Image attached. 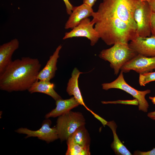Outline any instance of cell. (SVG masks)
Segmentation results:
<instances>
[{
	"label": "cell",
	"instance_id": "cell-1",
	"mask_svg": "<svg viewBox=\"0 0 155 155\" xmlns=\"http://www.w3.org/2000/svg\"><path fill=\"white\" fill-rule=\"evenodd\" d=\"M41 67L37 58L23 57L12 61L0 75V89L9 92L28 90L38 80Z\"/></svg>",
	"mask_w": 155,
	"mask_h": 155
},
{
	"label": "cell",
	"instance_id": "cell-2",
	"mask_svg": "<svg viewBox=\"0 0 155 155\" xmlns=\"http://www.w3.org/2000/svg\"><path fill=\"white\" fill-rule=\"evenodd\" d=\"M92 16L100 38L108 45L128 43L137 36L136 30L117 17L97 11H94Z\"/></svg>",
	"mask_w": 155,
	"mask_h": 155
},
{
	"label": "cell",
	"instance_id": "cell-3",
	"mask_svg": "<svg viewBox=\"0 0 155 155\" xmlns=\"http://www.w3.org/2000/svg\"><path fill=\"white\" fill-rule=\"evenodd\" d=\"M140 0H103L98 12L115 16L136 30L137 25L134 15Z\"/></svg>",
	"mask_w": 155,
	"mask_h": 155
},
{
	"label": "cell",
	"instance_id": "cell-4",
	"mask_svg": "<svg viewBox=\"0 0 155 155\" xmlns=\"http://www.w3.org/2000/svg\"><path fill=\"white\" fill-rule=\"evenodd\" d=\"M137 54L130 47L128 43L119 42L109 48L102 50L99 56L110 63L114 74L117 75L122 67Z\"/></svg>",
	"mask_w": 155,
	"mask_h": 155
},
{
	"label": "cell",
	"instance_id": "cell-5",
	"mask_svg": "<svg viewBox=\"0 0 155 155\" xmlns=\"http://www.w3.org/2000/svg\"><path fill=\"white\" fill-rule=\"evenodd\" d=\"M85 124V119L80 112L71 111L59 116L56 126L58 138L62 141L67 140L78 128Z\"/></svg>",
	"mask_w": 155,
	"mask_h": 155
},
{
	"label": "cell",
	"instance_id": "cell-6",
	"mask_svg": "<svg viewBox=\"0 0 155 155\" xmlns=\"http://www.w3.org/2000/svg\"><path fill=\"white\" fill-rule=\"evenodd\" d=\"M123 73V72L121 71L118 77L115 80L110 83L102 84V89L108 90L112 88H116L126 92L137 100L139 111H142L145 113L147 112L149 104L145 98V96L146 94L150 93L151 90L148 89L140 91L132 87L125 81Z\"/></svg>",
	"mask_w": 155,
	"mask_h": 155
},
{
	"label": "cell",
	"instance_id": "cell-7",
	"mask_svg": "<svg viewBox=\"0 0 155 155\" xmlns=\"http://www.w3.org/2000/svg\"><path fill=\"white\" fill-rule=\"evenodd\" d=\"M152 11L148 2L140 1L134 12V18L137 25V36H150V17Z\"/></svg>",
	"mask_w": 155,
	"mask_h": 155
},
{
	"label": "cell",
	"instance_id": "cell-8",
	"mask_svg": "<svg viewBox=\"0 0 155 155\" xmlns=\"http://www.w3.org/2000/svg\"><path fill=\"white\" fill-rule=\"evenodd\" d=\"M94 24V22L88 18L84 19L70 32L65 33L63 39L85 37L90 40L91 45L93 46L100 38L98 33L93 27Z\"/></svg>",
	"mask_w": 155,
	"mask_h": 155
},
{
	"label": "cell",
	"instance_id": "cell-9",
	"mask_svg": "<svg viewBox=\"0 0 155 155\" xmlns=\"http://www.w3.org/2000/svg\"><path fill=\"white\" fill-rule=\"evenodd\" d=\"M51 123L50 120L46 119L43 121L41 127L38 130L33 131L27 128L21 127L16 130V131L19 133L26 134V138L37 137L40 140L49 143L58 138L56 127H51Z\"/></svg>",
	"mask_w": 155,
	"mask_h": 155
},
{
	"label": "cell",
	"instance_id": "cell-10",
	"mask_svg": "<svg viewBox=\"0 0 155 155\" xmlns=\"http://www.w3.org/2000/svg\"><path fill=\"white\" fill-rule=\"evenodd\" d=\"M153 70H155V57H147L139 54L126 63L121 69L123 72L127 73L133 70L139 74Z\"/></svg>",
	"mask_w": 155,
	"mask_h": 155
},
{
	"label": "cell",
	"instance_id": "cell-11",
	"mask_svg": "<svg viewBox=\"0 0 155 155\" xmlns=\"http://www.w3.org/2000/svg\"><path fill=\"white\" fill-rule=\"evenodd\" d=\"M129 46L138 54L149 57H155V36H137L129 43Z\"/></svg>",
	"mask_w": 155,
	"mask_h": 155
},
{
	"label": "cell",
	"instance_id": "cell-12",
	"mask_svg": "<svg viewBox=\"0 0 155 155\" xmlns=\"http://www.w3.org/2000/svg\"><path fill=\"white\" fill-rule=\"evenodd\" d=\"M93 12L92 8L85 3L74 7L65 24V29H73L77 26L83 20L92 16Z\"/></svg>",
	"mask_w": 155,
	"mask_h": 155
},
{
	"label": "cell",
	"instance_id": "cell-13",
	"mask_svg": "<svg viewBox=\"0 0 155 155\" xmlns=\"http://www.w3.org/2000/svg\"><path fill=\"white\" fill-rule=\"evenodd\" d=\"M19 42L15 38L0 46V75L2 74L12 62L11 57L19 48Z\"/></svg>",
	"mask_w": 155,
	"mask_h": 155
},
{
	"label": "cell",
	"instance_id": "cell-14",
	"mask_svg": "<svg viewBox=\"0 0 155 155\" xmlns=\"http://www.w3.org/2000/svg\"><path fill=\"white\" fill-rule=\"evenodd\" d=\"M62 47L61 45H59L50 57L44 67L40 71L37 77L38 80L50 81L54 77L57 69V65L59 52Z\"/></svg>",
	"mask_w": 155,
	"mask_h": 155
},
{
	"label": "cell",
	"instance_id": "cell-15",
	"mask_svg": "<svg viewBox=\"0 0 155 155\" xmlns=\"http://www.w3.org/2000/svg\"><path fill=\"white\" fill-rule=\"evenodd\" d=\"M56 107L45 116V118L56 117L62 115L80 105L73 96L68 99L61 98L56 101Z\"/></svg>",
	"mask_w": 155,
	"mask_h": 155
},
{
	"label": "cell",
	"instance_id": "cell-16",
	"mask_svg": "<svg viewBox=\"0 0 155 155\" xmlns=\"http://www.w3.org/2000/svg\"><path fill=\"white\" fill-rule=\"evenodd\" d=\"M83 73L80 72L76 68L73 69L71 77L69 80L67 84L66 91L69 96H73L80 105L84 106L86 109L90 112L91 110L85 104L79 88L78 79L80 75Z\"/></svg>",
	"mask_w": 155,
	"mask_h": 155
},
{
	"label": "cell",
	"instance_id": "cell-17",
	"mask_svg": "<svg viewBox=\"0 0 155 155\" xmlns=\"http://www.w3.org/2000/svg\"><path fill=\"white\" fill-rule=\"evenodd\" d=\"M55 84L50 81L37 80L28 90L31 94L35 92L42 93L52 97L55 101L62 98L54 90Z\"/></svg>",
	"mask_w": 155,
	"mask_h": 155
},
{
	"label": "cell",
	"instance_id": "cell-18",
	"mask_svg": "<svg viewBox=\"0 0 155 155\" xmlns=\"http://www.w3.org/2000/svg\"><path fill=\"white\" fill-rule=\"evenodd\" d=\"M106 125L111 129L113 134V141L111 144L112 149L116 155H131V154L119 140L116 133L117 126L115 122H107Z\"/></svg>",
	"mask_w": 155,
	"mask_h": 155
},
{
	"label": "cell",
	"instance_id": "cell-19",
	"mask_svg": "<svg viewBox=\"0 0 155 155\" xmlns=\"http://www.w3.org/2000/svg\"><path fill=\"white\" fill-rule=\"evenodd\" d=\"M68 139L81 146L90 147L91 139L85 125L78 128Z\"/></svg>",
	"mask_w": 155,
	"mask_h": 155
},
{
	"label": "cell",
	"instance_id": "cell-20",
	"mask_svg": "<svg viewBox=\"0 0 155 155\" xmlns=\"http://www.w3.org/2000/svg\"><path fill=\"white\" fill-rule=\"evenodd\" d=\"M67 150L66 155H90V147H84L77 144L68 139L67 140Z\"/></svg>",
	"mask_w": 155,
	"mask_h": 155
},
{
	"label": "cell",
	"instance_id": "cell-21",
	"mask_svg": "<svg viewBox=\"0 0 155 155\" xmlns=\"http://www.w3.org/2000/svg\"><path fill=\"white\" fill-rule=\"evenodd\" d=\"M154 81H155V71L139 74V83L141 86H145L146 84Z\"/></svg>",
	"mask_w": 155,
	"mask_h": 155
},
{
	"label": "cell",
	"instance_id": "cell-22",
	"mask_svg": "<svg viewBox=\"0 0 155 155\" xmlns=\"http://www.w3.org/2000/svg\"><path fill=\"white\" fill-rule=\"evenodd\" d=\"M125 102H124V101L122 100H118V101H102L101 102L102 103V104H116V103H128V104H136V105H139L138 102L137 100L135 99L133 100H126L124 101Z\"/></svg>",
	"mask_w": 155,
	"mask_h": 155
},
{
	"label": "cell",
	"instance_id": "cell-23",
	"mask_svg": "<svg viewBox=\"0 0 155 155\" xmlns=\"http://www.w3.org/2000/svg\"><path fill=\"white\" fill-rule=\"evenodd\" d=\"M150 29L151 34L155 36V13L152 12L150 17Z\"/></svg>",
	"mask_w": 155,
	"mask_h": 155
},
{
	"label": "cell",
	"instance_id": "cell-24",
	"mask_svg": "<svg viewBox=\"0 0 155 155\" xmlns=\"http://www.w3.org/2000/svg\"><path fill=\"white\" fill-rule=\"evenodd\" d=\"M135 155H155V148L147 152H142L139 150L135 151L133 153Z\"/></svg>",
	"mask_w": 155,
	"mask_h": 155
},
{
	"label": "cell",
	"instance_id": "cell-25",
	"mask_svg": "<svg viewBox=\"0 0 155 155\" xmlns=\"http://www.w3.org/2000/svg\"><path fill=\"white\" fill-rule=\"evenodd\" d=\"M63 1L65 5L67 12L68 14L70 15L74 7L70 2L69 0H63Z\"/></svg>",
	"mask_w": 155,
	"mask_h": 155
},
{
	"label": "cell",
	"instance_id": "cell-26",
	"mask_svg": "<svg viewBox=\"0 0 155 155\" xmlns=\"http://www.w3.org/2000/svg\"><path fill=\"white\" fill-rule=\"evenodd\" d=\"M90 112L92 114L95 118L99 120L102 123L104 127H105V125H106L108 121L94 113L91 110Z\"/></svg>",
	"mask_w": 155,
	"mask_h": 155
},
{
	"label": "cell",
	"instance_id": "cell-27",
	"mask_svg": "<svg viewBox=\"0 0 155 155\" xmlns=\"http://www.w3.org/2000/svg\"><path fill=\"white\" fill-rule=\"evenodd\" d=\"M96 1V0H83V3L92 8Z\"/></svg>",
	"mask_w": 155,
	"mask_h": 155
},
{
	"label": "cell",
	"instance_id": "cell-28",
	"mask_svg": "<svg viewBox=\"0 0 155 155\" xmlns=\"http://www.w3.org/2000/svg\"><path fill=\"white\" fill-rule=\"evenodd\" d=\"M148 3L152 12L155 13V0H150Z\"/></svg>",
	"mask_w": 155,
	"mask_h": 155
},
{
	"label": "cell",
	"instance_id": "cell-29",
	"mask_svg": "<svg viewBox=\"0 0 155 155\" xmlns=\"http://www.w3.org/2000/svg\"><path fill=\"white\" fill-rule=\"evenodd\" d=\"M147 116L151 119L155 121V111L148 113Z\"/></svg>",
	"mask_w": 155,
	"mask_h": 155
},
{
	"label": "cell",
	"instance_id": "cell-30",
	"mask_svg": "<svg viewBox=\"0 0 155 155\" xmlns=\"http://www.w3.org/2000/svg\"><path fill=\"white\" fill-rule=\"evenodd\" d=\"M149 98L151 100L152 103L155 104V96L154 97L149 96Z\"/></svg>",
	"mask_w": 155,
	"mask_h": 155
},
{
	"label": "cell",
	"instance_id": "cell-31",
	"mask_svg": "<svg viewBox=\"0 0 155 155\" xmlns=\"http://www.w3.org/2000/svg\"><path fill=\"white\" fill-rule=\"evenodd\" d=\"M141 1H147L148 2L150 0H140Z\"/></svg>",
	"mask_w": 155,
	"mask_h": 155
}]
</instances>
